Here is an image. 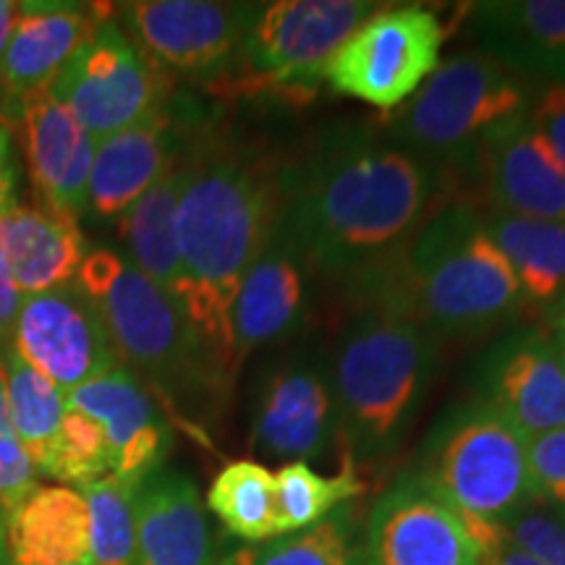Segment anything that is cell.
<instances>
[{"mask_svg": "<svg viewBox=\"0 0 565 565\" xmlns=\"http://www.w3.org/2000/svg\"><path fill=\"white\" fill-rule=\"evenodd\" d=\"M445 173L391 134L338 126L278 173V225L309 273L372 288L445 207Z\"/></svg>", "mask_w": 565, "mask_h": 565, "instance_id": "obj_1", "label": "cell"}, {"mask_svg": "<svg viewBox=\"0 0 565 565\" xmlns=\"http://www.w3.org/2000/svg\"><path fill=\"white\" fill-rule=\"evenodd\" d=\"M280 215L278 175L254 158L202 145L186 158L175 244L183 288L181 309L207 351L221 383H231V307Z\"/></svg>", "mask_w": 565, "mask_h": 565, "instance_id": "obj_2", "label": "cell"}, {"mask_svg": "<svg viewBox=\"0 0 565 565\" xmlns=\"http://www.w3.org/2000/svg\"><path fill=\"white\" fill-rule=\"evenodd\" d=\"M372 291L437 341L475 338L524 307L519 278L484 228V212L445 204L422 225Z\"/></svg>", "mask_w": 565, "mask_h": 565, "instance_id": "obj_3", "label": "cell"}, {"mask_svg": "<svg viewBox=\"0 0 565 565\" xmlns=\"http://www.w3.org/2000/svg\"><path fill=\"white\" fill-rule=\"evenodd\" d=\"M440 341L385 303H370L345 324L330 362L338 435L349 461L395 454L422 412L437 370Z\"/></svg>", "mask_w": 565, "mask_h": 565, "instance_id": "obj_4", "label": "cell"}, {"mask_svg": "<svg viewBox=\"0 0 565 565\" xmlns=\"http://www.w3.org/2000/svg\"><path fill=\"white\" fill-rule=\"evenodd\" d=\"M76 282L95 303L126 370L171 401H189L221 380L181 303L113 249H89Z\"/></svg>", "mask_w": 565, "mask_h": 565, "instance_id": "obj_5", "label": "cell"}, {"mask_svg": "<svg viewBox=\"0 0 565 565\" xmlns=\"http://www.w3.org/2000/svg\"><path fill=\"white\" fill-rule=\"evenodd\" d=\"M526 79L482 51L454 55L401 105L391 121L398 145L437 166L475 168L482 141L532 105Z\"/></svg>", "mask_w": 565, "mask_h": 565, "instance_id": "obj_6", "label": "cell"}, {"mask_svg": "<svg viewBox=\"0 0 565 565\" xmlns=\"http://www.w3.org/2000/svg\"><path fill=\"white\" fill-rule=\"evenodd\" d=\"M416 475L461 519L500 524L532 503L526 437L479 398L443 414L424 443Z\"/></svg>", "mask_w": 565, "mask_h": 565, "instance_id": "obj_7", "label": "cell"}, {"mask_svg": "<svg viewBox=\"0 0 565 565\" xmlns=\"http://www.w3.org/2000/svg\"><path fill=\"white\" fill-rule=\"evenodd\" d=\"M383 6L366 0L246 3L236 66L254 87H309L338 47Z\"/></svg>", "mask_w": 565, "mask_h": 565, "instance_id": "obj_8", "label": "cell"}, {"mask_svg": "<svg viewBox=\"0 0 565 565\" xmlns=\"http://www.w3.org/2000/svg\"><path fill=\"white\" fill-rule=\"evenodd\" d=\"M443 21L424 6H383L328 61L322 79L343 97L401 108L440 66Z\"/></svg>", "mask_w": 565, "mask_h": 565, "instance_id": "obj_9", "label": "cell"}, {"mask_svg": "<svg viewBox=\"0 0 565 565\" xmlns=\"http://www.w3.org/2000/svg\"><path fill=\"white\" fill-rule=\"evenodd\" d=\"M166 74L116 19L103 17L55 76L51 95L97 141L166 105Z\"/></svg>", "mask_w": 565, "mask_h": 565, "instance_id": "obj_10", "label": "cell"}, {"mask_svg": "<svg viewBox=\"0 0 565 565\" xmlns=\"http://www.w3.org/2000/svg\"><path fill=\"white\" fill-rule=\"evenodd\" d=\"M118 24L162 74L215 79L238 63L246 3L215 0H134Z\"/></svg>", "mask_w": 565, "mask_h": 565, "instance_id": "obj_11", "label": "cell"}, {"mask_svg": "<svg viewBox=\"0 0 565 565\" xmlns=\"http://www.w3.org/2000/svg\"><path fill=\"white\" fill-rule=\"evenodd\" d=\"M11 345L63 393L124 366L95 303L76 280L53 291L24 296Z\"/></svg>", "mask_w": 565, "mask_h": 565, "instance_id": "obj_12", "label": "cell"}, {"mask_svg": "<svg viewBox=\"0 0 565 565\" xmlns=\"http://www.w3.org/2000/svg\"><path fill=\"white\" fill-rule=\"evenodd\" d=\"M338 437L330 364L301 351L263 374L252 408V448L270 461L320 458Z\"/></svg>", "mask_w": 565, "mask_h": 565, "instance_id": "obj_13", "label": "cell"}, {"mask_svg": "<svg viewBox=\"0 0 565 565\" xmlns=\"http://www.w3.org/2000/svg\"><path fill=\"white\" fill-rule=\"evenodd\" d=\"M364 565H477V547L461 515L406 471L366 515Z\"/></svg>", "mask_w": 565, "mask_h": 565, "instance_id": "obj_14", "label": "cell"}, {"mask_svg": "<svg viewBox=\"0 0 565 565\" xmlns=\"http://www.w3.org/2000/svg\"><path fill=\"white\" fill-rule=\"evenodd\" d=\"M479 401L526 440L565 427V370L550 333L505 335L479 364Z\"/></svg>", "mask_w": 565, "mask_h": 565, "instance_id": "obj_15", "label": "cell"}, {"mask_svg": "<svg viewBox=\"0 0 565 565\" xmlns=\"http://www.w3.org/2000/svg\"><path fill=\"white\" fill-rule=\"evenodd\" d=\"M475 168L494 212L565 223V166L529 110L482 141Z\"/></svg>", "mask_w": 565, "mask_h": 565, "instance_id": "obj_16", "label": "cell"}, {"mask_svg": "<svg viewBox=\"0 0 565 565\" xmlns=\"http://www.w3.org/2000/svg\"><path fill=\"white\" fill-rule=\"evenodd\" d=\"M110 6L21 3V17L0 55V121L21 116V103L51 89L55 76L79 51Z\"/></svg>", "mask_w": 565, "mask_h": 565, "instance_id": "obj_17", "label": "cell"}, {"mask_svg": "<svg viewBox=\"0 0 565 565\" xmlns=\"http://www.w3.org/2000/svg\"><path fill=\"white\" fill-rule=\"evenodd\" d=\"M66 408L100 424L108 440L113 477L141 484L162 466L171 445V427L147 385L126 366L66 393Z\"/></svg>", "mask_w": 565, "mask_h": 565, "instance_id": "obj_18", "label": "cell"}, {"mask_svg": "<svg viewBox=\"0 0 565 565\" xmlns=\"http://www.w3.org/2000/svg\"><path fill=\"white\" fill-rule=\"evenodd\" d=\"M309 267L291 238L275 225L265 249L242 280L231 307L233 372L252 351L296 333L307 312Z\"/></svg>", "mask_w": 565, "mask_h": 565, "instance_id": "obj_19", "label": "cell"}, {"mask_svg": "<svg viewBox=\"0 0 565 565\" xmlns=\"http://www.w3.org/2000/svg\"><path fill=\"white\" fill-rule=\"evenodd\" d=\"M19 126L24 129L26 168L42 207L76 221L87 210L97 139L76 121L66 105L55 100L51 89L21 103Z\"/></svg>", "mask_w": 565, "mask_h": 565, "instance_id": "obj_20", "label": "cell"}, {"mask_svg": "<svg viewBox=\"0 0 565 565\" xmlns=\"http://www.w3.org/2000/svg\"><path fill=\"white\" fill-rule=\"evenodd\" d=\"M183 139L175 116L162 105L129 129L97 141L87 210L100 221H121L141 194L181 166Z\"/></svg>", "mask_w": 565, "mask_h": 565, "instance_id": "obj_21", "label": "cell"}, {"mask_svg": "<svg viewBox=\"0 0 565 565\" xmlns=\"http://www.w3.org/2000/svg\"><path fill=\"white\" fill-rule=\"evenodd\" d=\"M469 34L521 79L565 84V0L475 3Z\"/></svg>", "mask_w": 565, "mask_h": 565, "instance_id": "obj_22", "label": "cell"}, {"mask_svg": "<svg viewBox=\"0 0 565 565\" xmlns=\"http://www.w3.org/2000/svg\"><path fill=\"white\" fill-rule=\"evenodd\" d=\"M137 565H217L207 508L181 471H152L137 487Z\"/></svg>", "mask_w": 565, "mask_h": 565, "instance_id": "obj_23", "label": "cell"}, {"mask_svg": "<svg viewBox=\"0 0 565 565\" xmlns=\"http://www.w3.org/2000/svg\"><path fill=\"white\" fill-rule=\"evenodd\" d=\"M9 565H92L89 508L82 490L34 487L6 515Z\"/></svg>", "mask_w": 565, "mask_h": 565, "instance_id": "obj_24", "label": "cell"}, {"mask_svg": "<svg viewBox=\"0 0 565 565\" xmlns=\"http://www.w3.org/2000/svg\"><path fill=\"white\" fill-rule=\"evenodd\" d=\"M0 246L21 296L74 282L89 254L79 221L19 204L0 221Z\"/></svg>", "mask_w": 565, "mask_h": 565, "instance_id": "obj_25", "label": "cell"}, {"mask_svg": "<svg viewBox=\"0 0 565 565\" xmlns=\"http://www.w3.org/2000/svg\"><path fill=\"white\" fill-rule=\"evenodd\" d=\"M183 181H186V160L162 175L118 221L129 263L175 301H181L183 288L179 244H175V210H179Z\"/></svg>", "mask_w": 565, "mask_h": 565, "instance_id": "obj_26", "label": "cell"}, {"mask_svg": "<svg viewBox=\"0 0 565 565\" xmlns=\"http://www.w3.org/2000/svg\"><path fill=\"white\" fill-rule=\"evenodd\" d=\"M484 228L519 278L526 303L553 307L565 294V223L484 212Z\"/></svg>", "mask_w": 565, "mask_h": 565, "instance_id": "obj_27", "label": "cell"}, {"mask_svg": "<svg viewBox=\"0 0 565 565\" xmlns=\"http://www.w3.org/2000/svg\"><path fill=\"white\" fill-rule=\"evenodd\" d=\"M204 508L238 540L252 545L280 536L278 484L267 466L233 461L212 479Z\"/></svg>", "mask_w": 565, "mask_h": 565, "instance_id": "obj_28", "label": "cell"}, {"mask_svg": "<svg viewBox=\"0 0 565 565\" xmlns=\"http://www.w3.org/2000/svg\"><path fill=\"white\" fill-rule=\"evenodd\" d=\"M0 364L6 374L13 437L30 454L38 471H42L66 416V393L30 362H24L13 345L0 349Z\"/></svg>", "mask_w": 565, "mask_h": 565, "instance_id": "obj_29", "label": "cell"}, {"mask_svg": "<svg viewBox=\"0 0 565 565\" xmlns=\"http://www.w3.org/2000/svg\"><path fill=\"white\" fill-rule=\"evenodd\" d=\"M353 513L349 503L315 526L244 550V565H364V540Z\"/></svg>", "mask_w": 565, "mask_h": 565, "instance_id": "obj_30", "label": "cell"}, {"mask_svg": "<svg viewBox=\"0 0 565 565\" xmlns=\"http://www.w3.org/2000/svg\"><path fill=\"white\" fill-rule=\"evenodd\" d=\"M275 484H278L280 536L315 526L317 521L328 519L330 513L349 505L364 492L362 479L356 477L349 458H345V469L335 477L317 475L312 466L303 461L282 463V469L275 475Z\"/></svg>", "mask_w": 565, "mask_h": 565, "instance_id": "obj_31", "label": "cell"}, {"mask_svg": "<svg viewBox=\"0 0 565 565\" xmlns=\"http://www.w3.org/2000/svg\"><path fill=\"white\" fill-rule=\"evenodd\" d=\"M137 487L108 475L82 490L92 565H137Z\"/></svg>", "mask_w": 565, "mask_h": 565, "instance_id": "obj_32", "label": "cell"}, {"mask_svg": "<svg viewBox=\"0 0 565 565\" xmlns=\"http://www.w3.org/2000/svg\"><path fill=\"white\" fill-rule=\"evenodd\" d=\"M66 487L84 490L110 475V454L103 427L92 416L66 408L51 456L40 471Z\"/></svg>", "mask_w": 565, "mask_h": 565, "instance_id": "obj_33", "label": "cell"}, {"mask_svg": "<svg viewBox=\"0 0 565 565\" xmlns=\"http://www.w3.org/2000/svg\"><path fill=\"white\" fill-rule=\"evenodd\" d=\"M508 540L542 565H565V515L526 503L500 521Z\"/></svg>", "mask_w": 565, "mask_h": 565, "instance_id": "obj_34", "label": "cell"}, {"mask_svg": "<svg viewBox=\"0 0 565 565\" xmlns=\"http://www.w3.org/2000/svg\"><path fill=\"white\" fill-rule=\"evenodd\" d=\"M534 503L565 515V427L526 440Z\"/></svg>", "mask_w": 565, "mask_h": 565, "instance_id": "obj_35", "label": "cell"}, {"mask_svg": "<svg viewBox=\"0 0 565 565\" xmlns=\"http://www.w3.org/2000/svg\"><path fill=\"white\" fill-rule=\"evenodd\" d=\"M38 466L17 437H0V511L9 515L38 487Z\"/></svg>", "mask_w": 565, "mask_h": 565, "instance_id": "obj_36", "label": "cell"}, {"mask_svg": "<svg viewBox=\"0 0 565 565\" xmlns=\"http://www.w3.org/2000/svg\"><path fill=\"white\" fill-rule=\"evenodd\" d=\"M529 118L565 166V84H545L534 89Z\"/></svg>", "mask_w": 565, "mask_h": 565, "instance_id": "obj_37", "label": "cell"}, {"mask_svg": "<svg viewBox=\"0 0 565 565\" xmlns=\"http://www.w3.org/2000/svg\"><path fill=\"white\" fill-rule=\"evenodd\" d=\"M463 524L477 547V565H542L524 550L515 547L500 524L471 519H463Z\"/></svg>", "mask_w": 565, "mask_h": 565, "instance_id": "obj_38", "label": "cell"}, {"mask_svg": "<svg viewBox=\"0 0 565 565\" xmlns=\"http://www.w3.org/2000/svg\"><path fill=\"white\" fill-rule=\"evenodd\" d=\"M21 299H24V296H21V291L17 288L9 259H6L3 246H0V349L11 345L13 322H17Z\"/></svg>", "mask_w": 565, "mask_h": 565, "instance_id": "obj_39", "label": "cell"}, {"mask_svg": "<svg viewBox=\"0 0 565 565\" xmlns=\"http://www.w3.org/2000/svg\"><path fill=\"white\" fill-rule=\"evenodd\" d=\"M17 207V154L11 126L0 121V221Z\"/></svg>", "mask_w": 565, "mask_h": 565, "instance_id": "obj_40", "label": "cell"}, {"mask_svg": "<svg viewBox=\"0 0 565 565\" xmlns=\"http://www.w3.org/2000/svg\"><path fill=\"white\" fill-rule=\"evenodd\" d=\"M21 17V3L17 0H0V55H3L6 45H9L13 26Z\"/></svg>", "mask_w": 565, "mask_h": 565, "instance_id": "obj_41", "label": "cell"}, {"mask_svg": "<svg viewBox=\"0 0 565 565\" xmlns=\"http://www.w3.org/2000/svg\"><path fill=\"white\" fill-rule=\"evenodd\" d=\"M0 437H13L11 414H9V393H6L3 364H0Z\"/></svg>", "mask_w": 565, "mask_h": 565, "instance_id": "obj_42", "label": "cell"}, {"mask_svg": "<svg viewBox=\"0 0 565 565\" xmlns=\"http://www.w3.org/2000/svg\"><path fill=\"white\" fill-rule=\"evenodd\" d=\"M553 330H565V294L553 303Z\"/></svg>", "mask_w": 565, "mask_h": 565, "instance_id": "obj_43", "label": "cell"}, {"mask_svg": "<svg viewBox=\"0 0 565 565\" xmlns=\"http://www.w3.org/2000/svg\"><path fill=\"white\" fill-rule=\"evenodd\" d=\"M550 341H553L555 351H557V359H561V364L565 370V330H553V333H550Z\"/></svg>", "mask_w": 565, "mask_h": 565, "instance_id": "obj_44", "label": "cell"}, {"mask_svg": "<svg viewBox=\"0 0 565 565\" xmlns=\"http://www.w3.org/2000/svg\"><path fill=\"white\" fill-rule=\"evenodd\" d=\"M0 565H9V553H6V515L0 511Z\"/></svg>", "mask_w": 565, "mask_h": 565, "instance_id": "obj_45", "label": "cell"}, {"mask_svg": "<svg viewBox=\"0 0 565 565\" xmlns=\"http://www.w3.org/2000/svg\"><path fill=\"white\" fill-rule=\"evenodd\" d=\"M221 565H244V550H242V553L231 555V557H228V561H225V563H221Z\"/></svg>", "mask_w": 565, "mask_h": 565, "instance_id": "obj_46", "label": "cell"}]
</instances>
